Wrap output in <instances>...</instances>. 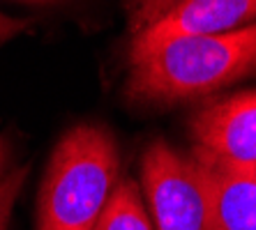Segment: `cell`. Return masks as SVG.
Returning a JSON list of instances; mask_svg holds the SVG:
<instances>
[{
    "mask_svg": "<svg viewBox=\"0 0 256 230\" xmlns=\"http://www.w3.org/2000/svg\"><path fill=\"white\" fill-rule=\"evenodd\" d=\"M256 74V23L222 35L173 39L130 62L125 95L136 104L168 106L212 95Z\"/></svg>",
    "mask_w": 256,
    "mask_h": 230,
    "instance_id": "1",
    "label": "cell"
},
{
    "mask_svg": "<svg viewBox=\"0 0 256 230\" xmlns=\"http://www.w3.org/2000/svg\"><path fill=\"white\" fill-rule=\"evenodd\" d=\"M116 138L102 124H76L56 143L40 189L37 230H92L118 184Z\"/></svg>",
    "mask_w": 256,
    "mask_h": 230,
    "instance_id": "2",
    "label": "cell"
},
{
    "mask_svg": "<svg viewBox=\"0 0 256 230\" xmlns=\"http://www.w3.org/2000/svg\"><path fill=\"white\" fill-rule=\"evenodd\" d=\"M141 187L155 230H210V196L194 154L152 141L141 157Z\"/></svg>",
    "mask_w": 256,
    "mask_h": 230,
    "instance_id": "3",
    "label": "cell"
},
{
    "mask_svg": "<svg viewBox=\"0 0 256 230\" xmlns=\"http://www.w3.org/2000/svg\"><path fill=\"white\" fill-rule=\"evenodd\" d=\"M256 23V0H162L138 12L130 62L173 39L222 35Z\"/></svg>",
    "mask_w": 256,
    "mask_h": 230,
    "instance_id": "4",
    "label": "cell"
},
{
    "mask_svg": "<svg viewBox=\"0 0 256 230\" xmlns=\"http://www.w3.org/2000/svg\"><path fill=\"white\" fill-rule=\"evenodd\" d=\"M192 154L240 173L256 171V92H236L194 113Z\"/></svg>",
    "mask_w": 256,
    "mask_h": 230,
    "instance_id": "5",
    "label": "cell"
},
{
    "mask_svg": "<svg viewBox=\"0 0 256 230\" xmlns=\"http://www.w3.org/2000/svg\"><path fill=\"white\" fill-rule=\"evenodd\" d=\"M210 196V230H256V180L252 173L198 159Z\"/></svg>",
    "mask_w": 256,
    "mask_h": 230,
    "instance_id": "6",
    "label": "cell"
},
{
    "mask_svg": "<svg viewBox=\"0 0 256 230\" xmlns=\"http://www.w3.org/2000/svg\"><path fill=\"white\" fill-rule=\"evenodd\" d=\"M92 230H155L152 219L141 201V191L132 177L118 180Z\"/></svg>",
    "mask_w": 256,
    "mask_h": 230,
    "instance_id": "7",
    "label": "cell"
},
{
    "mask_svg": "<svg viewBox=\"0 0 256 230\" xmlns=\"http://www.w3.org/2000/svg\"><path fill=\"white\" fill-rule=\"evenodd\" d=\"M26 177H28V166H21V168H12L0 184V230H7V226H10L14 203L21 194Z\"/></svg>",
    "mask_w": 256,
    "mask_h": 230,
    "instance_id": "8",
    "label": "cell"
},
{
    "mask_svg": "<svg viewBox=\"0 0 256 230\" xmlns=\"http://www.w3.org/2000/svg\"><path fill=\"white\" fill-rule=\"evenodd\" d=\"M28 28H30V21H24V18H12V16L0 14V41L12 39V37L26 32Z\"/></svg>",
    "mask_w": 256,
    "mask_h": 230,
    "instance_id": "9",
    "label": "cell"
},
{
    "mask_svg": "<svg viewBox=\"0 0 256 230\" xmlns=\"http://www.w3.org/2000/svg\"><path fill=\"white\" fill-rule=\"evenodd\" d=\"M10 173V145L0 138V184Z\"/></svg>",
    "mask_w": 256,
    "mask_h": 230,
    "instance_id": "10",
    "label": "cell"
},
{
    "mask_svg": "<svg viewBox=\"0 0 256 230\" xmlns=\"http://www.w3.org/2000/svg\"><path fill=\"white\" fill-rule=\"evenodd\" d=\"M157 2H162V0H141V9H138V12H143V9H148V7L157 5Z\"/></svg>",
    "mask_w": 256,
    "mask_h": 230,
    "instance_id": "11",
    "label": "cell"
},
{
    "mask_svg": "<svg viewBox=\"0 0 256 230\" xmlns=\"http://www.w3.org/2000/svg\"><path fill=\"white\" fill-rule=\"evenodd\" d=\"M254 180H256V171H254Z\"/></svg>",
    "mask_w": 256,
    "mask_h": 230,
    "instance_id": "12",
    "label": "cell"
}]
</instances>
